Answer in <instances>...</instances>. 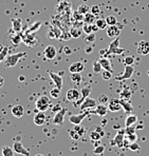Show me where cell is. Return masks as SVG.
Masks as SVG:
<instances>
[{
    "label": "cell",
    "instance_id": "6da1fadb",
    "mask_svg": "<svg viewBox=\"0 0 149 156\" xmlns=\"http://www.w3.org/2000/svg\"><path fill=\"white\" fill-rule=\"evenodd\" d=\"M27 53L26 52H20V53H16V54H12L9 55V56L5 57L3 61V65L5 68H13L19 62V60L22 58V57H26Z\"/></svg>",
    "mask_w": 149,
    "mask_h": 156
},
{
    "label": "cell",
    "instance_id": "7a4b0ae2",
    "mask_svg": "<svg viewBox=\"0 0 149 156\" xmlns=\"http://www.w3.org/2000/svg\"><path fill=\"white\" fill-rule=\"evenodd\" d=\"M35 107H36V109H37V111H41V112L47 111L50 108L49 97L45 95L39 96V97L37 98V100L35 101Z\"/></svg>",
    "mask_w": 149,
    "mask_h": 156
},
{
    "label": "cell",
    "instance_id": "3957f363",
    "mask_svg": "<svg viewBox=\"0 0 149 156\" xmlns=\"http://www.w3.org/2000/svg\"><path fill=\"white\" fill-rule=\"evenodd\" d=\"M96 105H97V100L93 99V98H90L88 96L87 98H85L82 104L79 105V109L81 111H86V110H90V109H95Z\"/></svg>",
    "mask_w": 149,
    "mask_h": 156
},
{
    "label": "cell",
    "instance_id": "277c9868",
    "mask_svg": "<svg viewBox=\"0 0 149 156\" xmlns=\"http://www.w3.org/2000/svg\"><path fill=\"white\" fill-rule=\"evenodd\" d=\"M134 73V68L132 66H125V70H124V73L120 76H116L115 77V80L116 81H123V80H126V79H129V78L132 77Z\"/></svg>",
    "mask_w": 149,
    "mask_h": 156
},
{
    "label": "cell",
    "instance_id": "5b68a950",
    "mask_svg": "<svg viewBox=\"0 0 149 156\" xmlns=\"http://www.w3.org/2000/svg\"><path fill=\"white\" fill-rule=\"evenodd\" d=\"M90 114V111H85L84 113H81V114H77V115H71L70 118H69V121L73 125H81L82 121L86 118L87 116Z\"/></svg>",
    "mask_w": 149,
    "mask_h": 156
},
{
    "label": "cell",
    "instance_id": "8992f818",
    "mask_svg": "<svg viewBox=\"0 0 149 156\" xmlns=\"http://www.w3.org/2000/svg\"><path fill=\"white\" fill-rule=\"evenodd\" d=\"M67 111L68 110L66 108H63L60 111L56 112V114H55L53 119H52V123H54V125H63L64 121H65V115Z\"/></svg>",
    "mask_w": 149,
    "mask_h": 156
},
{
    "label": "cell",
    "instance_id": "52a82bcc",
    "mask_svg": "<svg viewBox=\"0 0 149 156\" xmlns=\"http://www.w3.org/2000/svg\"><path fill=\"white\" fill-rule=\"evenodd\" d=\"M57 55V50L54 45H48L45 50H43V56L48 60H52L56 57Z\"/></svg>",
    "mask_w": 149,
    "mask_h": 156
},
{
    "label": "cell",
    "instance_id": "ba28073f",
    "mask_svg": "<svg viewBox=\"0 0 149 156\" xmlns=\"http://www.w3.org/2000/svg\"><path fill=\"white\" fill-rule=\"evenodd\" d=\"M49 75H50V77H51L52 81L54 82L55 87H56V88H58L59 90H61V89H63V84H64L63 76H60V75L57 74V73L52 72V71H50V72H49Z\"/></svg>",
    "mask_w": 149,
    "mask_h": 156
},
{
    "label": "cell",
    "instance_id": "9c48e42d",
    "mask_svg": "<svg viewBox=\"0 0 149 156\" xmlns=\"http://www.w3.org/2000/svg\"><path fill=\"white\" fill-rule=\"evenodd\" d=\"M124 52V49L120 48V39L115 38V40L113 42H111V44L108 48V53H112V54H122Z\"/></svg>",
    "mask_w": 149,
    "mask_h": 156
},
{
    "label": "cell",
    "instance_id": "30bf717a",
    "mask_svg": "<svg viewBox=\"0 0 149 156\" xmlns=\"http://www.w3.org/2000/svg\"><path fill=\"white\" fill-rule=\"evenodd\" d=\"M136 52L140 55H147L149 54V41L142 40L137 43L136 47Z\"/></svg>",
    "mask_w": 149,
    "mask_h": 156
},
{
    "label": "cell",
    "instance_id": "8fae6325",
    "mask_svg": "<svg viewBox=\"0 0 149 156\" xmlns=\"http://www.w3.org/2000/svg\"><path fill=\"white\" fill-rule=\"evenodd\" d=\"M81 92L76 88H72L67 92V99L69 101H77L81 98Z\"/></svg>",
    "mask_w": 149,
    "mask_h": 156
},
{
    "label": "cell",
    "instance_id": "7c38bea8",
    "mask_svg": "<svg viewBox=\"0 0 149 156\" xmlns=\"http://www.w3.org/2000/svg\"><path fill=\"white\" fill-rule=\"evenodd\" d=\"M13 150L15 151V153L17 154H21V155H24V156H30V152L27 150L26 148L24 147V144L19 141H15L13 144Z\"/></svg>",
    "mask_w": 149,
    "mask_h": 156
},
{
    "label": "cell",
    "instance_id": "4fadbf2b",
    "mask_svg": "<svg viewBox=\"0 0 149 156\" xmlns=\"http://www.w3.org/2000/svg\"><path fill=\"white\" fill-rule=\"evenodd\" d=\"M124 137H125V130L118 132V134L115 135L114 139L111 141L112 146H118V148H123L124 147Z\"/></svg>",
    "mask_w": 149,
    "mask_h": 156
},
{
    "label": "cell",
    "instance_id": "5bb4252c",
    "mask_svg": "<svg viewBox=\"0 0 149 156\" xmlns=\"http://www.w3.org/2000/svg\"><path fill=\"white\" fill-rule=\"evenodd\" d=\"M122 109L120 99H115V98H111L108 101V110L110 112H118Z\"/></svg>",
    "mask_w": 149,
    "mask_h": 156
},
{
    "label": "cell",
    "instance_id": "9a60e30c",
    "mask_svg": "<svg viewBox=\"0 0 149 156\" xmlns=\"http://www.w3.org/2000/svg\"><path fill=\"white\" fill-rule=\"evenodd\" d=\"M106 33L107 36L110 38H118L121 34V30L115 26H108L106 29Z\"/></svg>",
    "mask_w": 149,
    "mask_h": 156
},
{
    "label": "cell",
    "instance_id": "2e32d148",
    "mask_svg": "<svg viewBox=\"0 0 149 156\" xmlns=\"http://www.w3.org/2000/svg\"><path fill=\"white\" fill-rule=\"evenodd\" d=\"M108 107H106L104 104H100L96 105V108L94 109V111H90V113H93V114H96V115L100 116V117H104L108 113Z\"/></svg>",
    "mask_w": 149,
    "mask_h": 156
},
{
    "label": "cell",
    "instance_id": "e0dca14e",
    "mask_svg": "<svg viewBox=\"0 0 149 156\" xmlns=\"http://www.w3.org/2000/svg\"><path fill=\"white\" fill-rule=\"evenodd\" d=\"M70 81L72 82L74 88H78L82 81V76L81 75V73H71Z\"/></svg>",
    "mask_w": 149,
    "mask_h": 156
},
{
    "label": "cell",
    "instance_id": "ac0fdd59",
    "mask_svg": "<svg viewBox=\"0 0 149 156\" xmlns=\"http://www.w3.org/2000/svg\"><path fill=\"white\" fill-rule=\"evenodd\" d=\"M85 70V65L81 61H76L73 62L72 65L69 66V71L70 73H81Z\"/></svg>",
    "mask_w": 149,
    "mask_h": 156
},
{
    "label": "cell",
    "instance_id": "d6986e66",
    "mask_svg": "<svg viewBox=\"0 0 149 156\" xmlns=\"http://www.w3.org/2000/svg\"><path fill=\"white\" fill-rule=\"evenodd\" d=\"M12 114L16 118H20L24 114V108L21 105H16L12 108Z\"/></svg>",
    "mask_w": 149,
    "mask_h": 156
},
{
    "label": "cell",
    "instance_id": "ffe728a7",
    "mask_svg": "<svg viewBox=\"0 0 149 156\" xmlns=\"http://www.w3.org/2000/svg\"><path fill=\"white\" fill-rule=\"evenodd\" d=\"M45 122V112L39 111L35 116H34V123L36 126H42Z\"/></svg>",
    "mask_w": 149,
    "mask_h": 156
},
{
    "label": "cell",
    "instance_id": "44dd1931",
    "mask_svg": "<svg viewBox=\"0 0 149 156\" xmlns=\"http://www.w3.org/2000/svg\"><path fill=\"white\" fill-rule=\"evenodd\" d=\"M98 61H100V66H102V68L104 69V70L110 71V72H113V69H112L111 61H110L109 59H107V58H105V57H103V58L98 59Z\"/></svg>",
    "mask_w": 149,
    "mask_h": 156
},
{
    "label": "cell",
    "instance_id": "7402d4cb",
    "mask_svg": "<svg viewBox=\"0 0 149 156\" xmlns=\"http://www.w3.org/2000/svg\"><path fill=\"white\" fill-rule=\"evenodd\" d=\"M132 94H133V92L130 90L129 86L126 87V88H124V90L121 92V95H120V98L121 99H124V100H128L129 101L130 98H131Z\"/></svg>",
    "mask_w": 149,
    "mask_h": 156
},
{
    "label": "cell",
    "instance_id": "603a6c76",
    "mask_svg": "<svg viewBox=\"0 0 149 156\" xmlns=\"http://www.w3.org/2000/svg\"><path fill=\"white\" fill-rule=\"evenodd\" d=\"M24 43H26L27 45H29V47H33V45H36L38 42L37 38H36L35 35H31V34H27V37L24 39Z\"/></svg>",
    "mask_w": 149,
    "mask_h": 156
},
{
    "label": "cell",
    "instance_id": "cb8c5ba5",
    "mask_svg": "<svg viewBox=\"0 0 149 156\" xmlns=\"http://www.w3.org/2000/svg\"><path fill=\"white\" fill-rule=\"evenodd\" d=\"M120 102H121V105H122V109H124V111L126 113H131L133 111V107L132 105L130 104L128 100H124V99H120Z\"/></svg>",
    "mask_w": 149,
    "mask_h": 156
},
{
    "label": "cell",
    "instance_id": "d4e9b609",
    "mask_svg": "<svg viewBox=\"0 0 149 156\" xmlns=\"http://www.w3.org/2000/svg\"><path fill=\"white\" fill-rule=\"evenodd\" d=\"M137 121V116L134 115V114H130L129 116H127V118L125 119V127H131V126H134Z\"/></svg>",
    "mask_w": 149,
    "mask_h": 156
},
{
    "label": "cell",
    "instance_id": "484cf974",
    "mask_svg": "<svg viewBox=\"0 0 149 156\" xmlns=\"http://www.w3.org/2000/svg\"><path fill=\"white\" fill-rule=\"evenodd\" d=\"M95 15H93L91 12L87 13L84 15V19H82V21H84V23H88V24H93L95 22Z\"/></svg>",
    "mask_w": 149,
    "mask_h": 156
},
{
    "label": "cell",
    "instance_id": "4316f807",
    "mask_svg": "<svg viewBox=\"0 0 149 156\" xmlns=\"http://www.w3.org/2000/svg\"><path fill=\"white\" fill-rule=\"evenodd\" d=\"M82 33V29H81V27H72L70 30V35L72 38L81 37Z\"/></svg>",
    "mask_w": 149,
    "mask_h": 156
},
{
    "label": "cell",
    "instance_id": "83f0119b",
    "mask_svg": "<svg viewBox=\"0 0 149 156\" xmlns=\"http://www.w3.org/2000/svg\"><path fill=\"white\" fill-rule=\"evenodd\" d=\"M94 23L97 26V27L100 30H106L107 27H108V23H107L106 19H103V18H97Z\"/></svg>",
    "mask_w": 149,
    "mask_h": 156
},
{
    "label": "cell",
    "instance_id": "f1b7e54d",
    "mask_svg": "<svg viewBox=\"0 0 149 156\" xmlns=\"http://www.w3.org/2000/svg\"><path fill=\"white\" fill-rule=\"evenodd\" d=\"M12 24H13V30L15 32H20L21 30V19L19 18H13L12 19Z\"/></svg>",
    "mask_w": 149,
    "mask_h": 156
},
{
    "label": "cell",
    "instance_id": "f546056e",
    "mask_svg": "<svg viewBox=\"0 0 149 156\" xmlns=\"http://www.w3.org/2000/svg\"><path fill=\"white\" fill-rule=\"evenodd\" d=\"M125 139L129 144L134 143V141H136V139H137V135L136 134V132H133V133H125Z\"/></svg>",
    "mask_w": 149,
    "mask_h": 156
},
{
    "label": "cell",
    "instance_id": "4dcf8cb0",
    "mask_svg": "<svg viewBox=\"0 0 149 156\" xmlns=\"http://www.w3.org/2000/svg\"><path fill=\"white\" fill-rule=\"evenodd\" d=\"M95 39H96L95 33H91V34H87V35L85 36L84 40H85V42H86L87 44H91V43L94 42Z\"/></svg>",
    "mask_w": 149,
    "mask_h": 156
},
{
    "label": "cell",
    "instance_id": "1f68e13d",
    "mask_svg": "<svg viewBox=\"0 0 149 156\" xmlns=\"http://www.w3.org/2000/svg\"><path fill=\"white\" fill-rule=\"evenodd\" d=\"M2 155L3 156H15V151L10 147H3L2 148Z\"/></svg>",
    "mask_w": 149,
    "mask_h": 156
},
{
    "label": "cell",
    "instance_id": "d6a6232c",
    "mask_svg": "<svg viewBox=\"0 0 149 156\" xmlns=\"http://www.w3.org/2000/svg\"><path fill=\"white\" fill-rule=\"evenodd\" d=\"M90 9H91V8L88 5V4L82 3V4H81V5L78 6L77 11H78V12L81 13V14H82V15H85V14H87V13L90 12Z\"/></svg>",
    "mask_w": 149,
    "mask_h": 156
},
{
    "label": "cell",
    "instance_id": "836d02e7",
    "mask_svg": "<svg viewBox=\"0 0 149 156\" xmlns=\"http://www.w3.org/2000/svg\"><path fill=\"white\" fill-rule=\"evenodd\" d=\"M102 136H103V133H100V132H97V131H94V132L90 133V138H91V140H93V141L100 140V137Z\"/></svg>",
    "mask_w": 149,
    "mask_h": 156
},
{
    "label": "cell",
    "instance_id": "e575fe53",
    "mask_svg": "<svg viewBox=\"0 0 149 156\" xmlns=\"http://www.w3.org/2000/svg\"><path fill=\"white\" fill-rule=\"evenodd\" d=\"M106 21L108 23V26H115L118 23V19L113 15H110L108 17H106Z\"/></svg>",
    "mask_w": 149,
    "mask_h": 156
},
{
    "label": "cell",
    "instance_id": "d590c367",
    "mask_svg": "<svg viewBox=\"0 0 149 156\" xmlns=\"http://www.w3.org/2000/svg\"><path fill=\"white\" fill-rule=\"evenodd\" d=\"M82 32H84L85 34H91L93 33L92 31V24H88V23H84V26H82Z\"/></svg>",
    "mask_w": 149,
    "mask_h": 156
},
{
    "label": "cell",
    "instance_id": "8d00e7d4",
    "mask_svg": "<svg viewBox=\"0 0 149 156\" xmlns=\"http://www.w3.org/2000/svg\"><path fill=\"white\" fill-rule=\"evenodd\" d=\"M11 41H12L13 44L19 45V43L22 41V39H21V37H20L19 34H15V35H13V37L11 38Z\"/></svg>",
    "mask_w": 149,
    "mask_h": 156
},
{
    "label": "cell",
    "instance_id": "74e56055",
    "mask_svg": "<svg viewBox=\"0 0 149 156\" xmlns=\"http://www.w3.org/2000/svg\"><path fill=\"white\" fill-rule=\"evenodd\" d=\"M8 52H9V48L8 47H3V50L0 52V63L4 61L5 57L8 56Z\"/></svg>",
    "mask_w": 149,
    "mask_h": 156
},
{
    "label": "cell",
    "instance_id": "f35d334b",
    "mask_svg": "<svg viewBox=\"0 0 149 156\" xmlns=\"http://www.w3.org/2000/svg\"><path fill=\"white\" fill-rule=\"evenodd\" d=\"M60 91L61 90H59L58 88L55 87L54 89H52V90L50 91V95H51V97H53V98H58L59 96H60Z\"/></svg>",
    "mask_w": 149,
    "mask_h": 156
},
{
    "label": "cell",
    "instance_id": "ab89813d",
    "mask_svg": "<svg viewBox=\"0 0 149 156\" xmlns=\"http://www.w3.org/2000/svg\"><path fill=\"white\" fill-rule=\"evenodd\" d=\"M104 151H105V147L103 146V144H98V146L95 147L94 150H93V153L96 155H100L104 153Z\"/></svg>",
    "mask_w": 149,
    "mask_h": 156
},
{
    "label": "cell",
    "instance_id": "60d3db41",
    "mask_svg": "<svg viewBox=\"0 0 149 156\" xmlns=\"http://www.w3.org/2000/svg\"><path fill=\"white\" fill-rule=\"evenodd\" d=\"M134 63V57L127 56L124 58V66H132Z\"/></svg>",
    "mask_w": 149,
    "mask_h": 156
},
{
    "label": "cell",
    "instance_id": "b9f144b4",
    "mask_svg": "<svg viewBox=\"0 0 149 156\" xmlns=\"http://www.w3.org/2000/svg\"><path fill=\"white\" fill-rule=\"evenodd\" d=\"M48 38H50V39H55V38H57V37H59V35H57V33L55 34L54 33V29L53 27H49V30H48Z\"/></svg>",
    "mask_w": 149,
    "mask_h": 156
},
{
    "label": "cell",
    "instance_id": "7bdbcfd3",
    "mask_svg": "<svg viewBox=\"0 0 149 156\" xmlns=\"http://www.w3.org/2000/svg\"><path fill=\"white\" fill-rule=\"evenodd\" d=\"M102 77L104 80H109L112 78V72H110V71H106L104 70L102 72Z\"/></svg>",
    "mask_w": 149,
    "mask_h": 156
},
{
    "label": "cell",
    "instance_id": "ee69618b",
    "mask_svg": "<svg viewBox=\"0 0 149 156\" xmlns=\"http://www.w3.org/2000/svg\"><path fill=\"white\" fill-rule=\"evenodd\" d=\"M102 66H100V61L96 60L93 62V71H94V73H100V71H102Z\"/></svg>",
    "mask_w": 149,
    "mask_h": 156
},
{
    "label": "cell",
    "instance_id": "f6af8a7d",
    "mask_svg": "<svg viewBox=\"0 0 149 156\" xmlns=\"http://www.w3.org/2000/svg\"><path fill=\"white\" fill-rule=\"evenodd\" d=\"M69 134H70V136H71V138L72 139H78L79 137H81V135L78 134V132H77L76 130H71V131H69Z\"/></svg>",
    "mask_w": 149,
    "mask_h": 156
},
{
    "label": "cell",
    "instance_id": "bcb514c9",
    "mask_svg": "<svg viewBox=\"0 0 149 156\" xmlns=\"http://www.w3.org/2000/svg\"><path fill=\"white\" fill-rule=\"evenodd\" d=\"M90 12L92 13L93 15L97 16L98 14L100 13V6H98V5H93L92 8L90 9Z\"/></svg>",
    "mask_w": 149,
    "mask_h": 156
},
{
    "label": "cell",
    "instance_id": "7dc6e473",
    "mask_svg": "<svg viewBox=\"0 0 149 156\" xmlns=\"http://www.w3.org/2000/svg\"><path fill=\"white\" fill-rule=\"evenodd\" d=\"M128 148H129L131 151H140V149H141L139 144H136V141H134V143H131V144H129V147H128Z\"/></svg>",
    "mask_w": 149,
    "mask_h": 156
},
{
    "label": "cell",
    "instance_id": "c3c4849f",
    "mask_svg": "<svg viewBox=\"0 0 149 156\" xmlns=\"http://www.w3.org/2000/svg\"><path fill=\"white\" fill-rule=\"evenodd\" d=\"M98 101L100 102V104H106V102H108L109 101V98L107 97L106 95H100V98H98Z\"/></svg>",
    "mask_w": 149,
    "mask_h": 156
},
{
    "label": "cell",
    "instance_id": "681fc988",
    "mask_svg": "<svg viewBox=\"0 0 149 156\" xmlns=\"http://www.w3.org/2000/svg\"><path fill=\"white\" fill-rule=\"evenodd\" d=\"M85 51H86L87 54H91L93 52V47L91 44H87V47L85 48Z\"/></svg>",
    "mask_w": 149,
    "mask_h": 156
},
{
    "label": "cell",
    "instance_id": "f907efd6",
    "mask_svg": "<svg viewBox=\"0 0 149 156\" xmlns=\"http://www.w3.org/2000/svg\"><path fill=\"white\" fill-rule=\"evenodd\" d=\"M61 109H63V108H61L60 105H55L54 107L52 108V111H53V112H58V111H60Z\"/></svg>",
    "mask_w": 149,
    "mask_h": 156
},
{
    "label": "cell",
    "instance_id": "816d5d0a",
    "mask_svg": "<svg viewBox=\"0 0 149 156\" xmlns=\"http://www.w3.org/2000/svg\"><path fill=\"white\" fill-rule=\"evenodd\" d=\"M129 88H130V90H131L132 92L136 91V89H137V83H132V84H130Z\"/></svg>",
    "mask_w": 149,
    "mask_h": 156
},
{
    "label": "cell",
    "instance_id": "f5cc1de1",
    "mask_svg": "<svg viewBox=\"0 0 149 156\" xmlns=\"http://www.w3.org/2000/svg\"><path fill=\"white\" fill-rule=\"evenodd\" d=\"M3 84H4V78L2 76H0V89L3 87Z\"/></svg>",
    "mask_w": 149,
    "mask_h": 156
},
{
    "label": "cell",
    "instance_id": "db71d44e",
    "mask_svg": "<svg viewBox=\"0 0 149 156\" xmlns=\"http://www.w3.org/2000/svg\"><path fill=\"white\" fill-rule=\"evenodd\" d=\"M98 27H97V26H96V24H92V31H93V33H95L96 31H98Z\"/></svg>",
    "mask_w": 149,
    "mask_h": 156
},
{
    "label": "cell",
    "instance_id": "11a10c76",
    "mask_svg": "<svg viewBox=\"0 0 149 156\" xmlns=\"http://www.w3.org/2000/svg\"><path fill=\"white\" fill-rule=\"evenodd\" d=\"M24 79H26V77H24V76H22V75H21V76H19V81H24Z\"/></svg>",
    "mask_w": 149,
    "mask_h": 156
},
{
    "label": "cell",
    "instance_id": "9f6ffc18",
    "mask_svg": "<svg viewBox=\"0 0 149 156\" xmlns=\"http://www.w3.org/2000/svg\"><path fill=\"white\" fill-rule=\"evenodd\" d=\"M2 50H3V47H1V45H0V52H1Z\"/></svg>",
    "mask_w": 149,
    "mask_h": 156
},
{
    "label": "cell",
    "instance_id": "6f0895ef",
    "mask_svg": "<svg viewBox=\"0 0 149 156\" xmlns=\"http://www.w3.org/2000/svg\"><path fill=\"white\" fill-rule=\"evenodd\" d=\"M35 156H45V155H42V154H36Z\"/></svg>",
    "mask_w": 149,
    "mask_h": 156
},
{
    "label": "cell",
    "instance_id": "680465c9",
    "mask_svg": "<svg viewBox=\"0 0 149 156\" xmlns=\"http://www.w3.org/2000/svg\"><path fill=\"white\" fill-rule=\"evenodd\" d=\"M148 76H149V72H148Z\"/></svg>",
    "mask_w": 149,
    "mask_h": 156
}]
</instances>
